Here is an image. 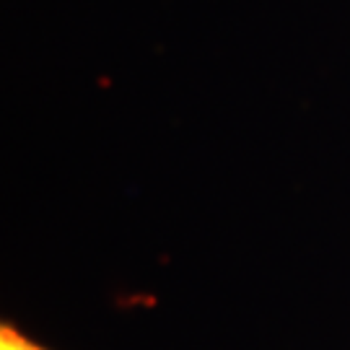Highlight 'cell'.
<instances>
[{
  "label": "cell",
  "instance_id": "obj_1",
  "mask_svg": "<svg viewBox=\"0 0 350 350\" xmlns=\"http://www.w3.org/2000/svg\"><path fill=\"white\" fill-rule=\"evenodd\" d=\"M0 350H47V348L39 345L37 340L21 335L13 325L3 322V327H0Z\"/></svg>",
  "mask_w": 350,
  "mask_h": 350
}]
</instances>
